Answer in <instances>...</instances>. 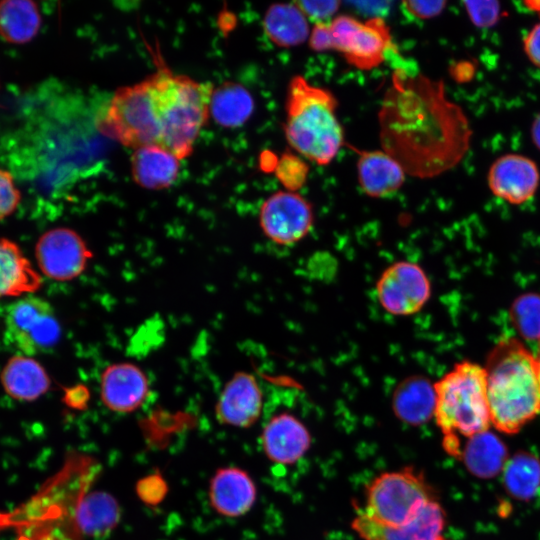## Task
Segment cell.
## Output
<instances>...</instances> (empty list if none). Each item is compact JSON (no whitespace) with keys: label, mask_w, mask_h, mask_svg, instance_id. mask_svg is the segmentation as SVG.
<instances>
[{"label":"cell","mask_w":540,"mask_h":540,"mask_svg":"<svg viewBox=\"0 0 540 540\" xmlns=\"http://www.w3.org/2000/svg\"><path fill=\"white\" fill-rule=\"evenodd\" d=\"M382 150L407 175L439 176L456 167L471 147L473 129L442 80L396 68L378 112Z\"/></svg>","instance_id":"1"},{"label":"cell","mask_w":540,"mask_h":540,"mask_svg":"<svg viewBox=\"0 0 540 540\" xmlns=\"http://www.w3.org/2000/svg\"><path fill=\"white\" fill-rule=\"evenodd\" d=\"M491 424L515 434L540 413V379L534 353L515 337L501 339L484 366Z\"/></svg>","instance_id":"2"},{"label":"cell","mask_w":540,"mask_h":540,"mask_svg":"<svg viewBox=\"0 0 540 540\" xmlns=\"http://www.w3.org/2000/svg\"><path fill=\"white\" fill-rule=\"evenodd\" d=\"M152 108L159 131L158 147L179 160L187 158L209 117L213 85L163 66L148 76Z\"/></svg>","instance_id":"3"},{"label":"cell","mask_w":540,"mask_h":540,"mask_svg":"<svg viewBox=\"0 0 540 540\" xmlns=\"http://www.w3.org/2000/svg\"><path fill=\"white\" fill-rule=\"evenodd\" d=\"M337 106L331 91L310 84L301 75L294 76L287 88L284 124L291 148L318 165L332 162L344 144Z\"/></svg>","instance_id":"4"},{"label":"cell","mask_w":540,"mask_h":540,"mask_svg":"<svg viewBox=\"0 0 540 540\" xmlns=\"http://www.w3.org/2000/svg\"><path fill=\"white\" fill-rule=\"evenodd\" d=\"M434 417L443 434L445 451L460 456V437L470 438L491 425L486 372L479 364L463 361L434 384Z\"/></svg>","instance_id":"5"},{"label":"cell","mask_w":540,"mask_h":540,"mask_svg":"<svg viewBox=\"0 0 540 540\" xmlns=\"http://www.w3.org/2000/svg\"><path fill=\"white\" fill-rule=\"evenodd\" d=\"M438 500L424 474L413 466L384 472L366 488L360 510L374 522L398 527L413 521L432 501Z\"/></svg>","instance_id":"6"},{"label":"cell","mask_w":540,"mask_h":540,"mask_svg":"<svg viewBox=\"0 0 540 540\" xmlns=\"http://www.w3.org/2000/svg\"><path fill=\"white\" fill-rule=\"evenodd\" d=\"M100 133L134 150L158 146L148 77L118 88L96 119Z\"/></svg>","instance_id":"7"},{"label":"cell","mask_w":540,"mask_h":540,"mask_svg":"<svg viewBox=\"0 0 540 540\" xmlns=\"http://www.w3.org/2000/svg\"><path fill=\"white\" fill-rule=\"evenodd\" d=\"M328 25L332 50L340 52L348 64L360 70L379 66L392 46L389 27L378 16L362 22L349 15H340Z\"/></svg>","instance_id":"8"},{"label":"cell","mask_w":540,"mask_h":540,"mask_svg":"<svg viewBox=\"0 0 540 540\" xmlns=\"http://www.w3.org/2000/svg\"><path fill=\"white\" fill-rule=\"evenodd\" d=\"M5 333L14 347L32 357L52 350L60 339L61 329L46 300L26 295L7 307Z\"/></svg>","instance_id":"9"},{"label":"cell","mask_w":540,"mask_h":540,"mask_svg":"<svg viewBox=\"0 0 540 540\" xmlns=\"http://www.w3.org/2000/svg\"><path fill=\"white\" fill-rule=\"evenodd\" d=\"M431 294L425 271L416 263L398 261L388 266L376 283V295L385 311L408 316L420 311Z\"/></svg>","instance_id":"10"},{"label":"cell","mask_w":540,"mask_h":540,"mask_svg":"<svg viewBox=\"0 0 540 540\" xmlns=\"http://www.w3.org/2000/svg\"><path fill=\"white\" fill-rule=\"evenodd\" d=\"M259 221L267 238L279 245H291L309 233L314 214L311 204L303 196L284 190L263 202Z\"/></svg>","instance_id":"11"},{"label":"cell","mask_w":540,"mask_h":540,"mask_svg":"<svg viewBox=\"0 0 540 540\" xmlns=\"http://www.w3.org/2000/svg\"><path fill=\"white\" fill-rule=\"evenodd\" d=\"M38 267L48 278L70 281L86 268L92 253L82 237L70 228L51 229L40 236L35 246Z\"/></svg>","instance_id":"12"},{"label":"cell","mask_w":540,"mask_h":540,"mask_svg":"<svg viewBox=\"0 0 540 540\" xmlns=\"http://www.w3.org/2000/svg\"><path fill=\"white\" fill-rule=\"evenodd\" d=\"M487 184L495 197L512 205H521L535 196L540 185V171L530 157L506 153L490 165Z\"/></svg>","instance_id":"13"},{"label":"cell","mask_w":540,"mask_h":540,"mask_svg":"<svg viewBox=\"0 0 540 540\" xmlns=\"http://www.w3.org/2000/svg\"><path fill=\"white\" fill-rule=\"evenodd\" d=\"M446 514L438 500L430 502L410 523L387 527L367 517L357 506L352 529L363 540H446Z\"/></svg>","instance_id":"14"},{"label":"cell","mask_w":540,"mask_h":540,"mask_svg":"<svg viewBox=\"0 0 540 540\" xmlns=\"http://www.w3.org/2000/svg\"><path fill=\"white\" fill-rule=\"evenodd\" d=\"M262 407V391L256 378L248 372H237L222 389L215 415L221 424L248 428L257 422Z\"/></svg>","instance_id":"15"},{"label":"cell","mask_w":540,"mask_h":540,"mask_svg":"<svg viewBox=\"0 0 540 540\" xmlns=\"http://www.w3.org/2000/svg\"><path fill=\"white\" fill-rule=\"evenodd\" d=\"M149 394L146 374L135 364L115 363L102 372L100 396L104 405L118 413L140 408Z\"/></svg>","instance_id":"16"},{"label":"cell","mask_w":540,"mask_h":540,"mask_svg":"<svg viewBox=\"0 0 540 540\" xmlns=\"http://www.w3.org/2000/svg\"><path fill=\"white\" fill-rule=\"evenodd\" d=\"M261 445L272 462L292 465L309 450L311 435L297 417L283 412L272 417L265 425L261 434Z\"/></svg>","instance_id":"17"},{"label":"cell","mask_w":540,"mask_h":540,"mask_svg":"<svg viewBox=\"0 0 540 540\" xmlns=\"http://www.w3.org/2000/svg\"><path fill=\"white\" fill-rule=\"evenodd\" d=\"M208 494L210 504L218 514L235 518L252 509L257 498V488L248 472L229 466L214 473Z\"/></svg>","instance_id":"18"},{"label":"cell","mask_w":540,"mask_h":540,"mask_svg":"<svg viewBox=\"0 0 540 540\" xmlns=\"http://www.w3.org/2000/svg\"><path fill=\"white\" fill-rule=\"evenodd\" d=\"M357 174L363 192L374 198L394 194L406 177L402 166L383 150L358 151Z\"/></svg>","instance_id":"19"},{"label":"cell","mask_w":540,"mask_h":540,"mask_svg":"<svg viewBox=\"0 0 540 540\" xmlns=\"http://www.w3.org/2000/svg\"><path fill=\"white\" fill-rule=\"evenodd\" d=\"M436 395L434 384L423 376H409L395 388L392 409L405 424L419 426L434 416Z\"/></svg>","instance_id":"20"},{"label":"cell","mask_w":540,"mask_h":540,"mask_svg":"<svg viewBox=\"0 0 540 540\" xmlns=\"http://www.w3.org/2000/svg\"><path fill=\"white\" fill-rule=\"evenodd\" d=\"M5 392L15 400L34 401L50 388L51 381L44 367L33 357L15 355L5 364L0 375Z\"/></svg>","instance_id":"21"},{"label":"cell","mask_w":540,"mask_h":540,"mask_svg":"<svg viewBox=\"0 0 540 540\" xmlns=\"http://www.w3.org/2000/svg\"><path fill=\"white\" fill-rule=\"evenodd\" d=\"M130 164L134 182L150 190L168 188L176 181L180 170L179 159L158 146L135 149Z\"/></svg>","instance_id":"22"},{"label":"cell","mask_w":540,"mask_h":540,"mask_svg":"<svg viewBox=\"0 0 540 540\" xmlns=\"http://www.w3.org/2000/svg\"><path fill=\"white\" fill-rule=\"evenodd\" d=\"M42 284L20 247L13 241L0 238V298L29 295Z\"/></svg>","instance_id":"23"},{"label":"cell","mask_w":540,"mask_h":540,"mask_svg":"<svg viewBox=\"0 0 540 540\" xmlns=\"http://www.w3.org/2000/svg\"><path fill=\"white\" fill-rule=\"evenodd\" d=\"M263 29L269 40L282 48H291L309 39L308 19L295 3H275L263 17Z\"/></svg>","instance_id":"24"},{"label":"cell","mask_w":540,"mask_h":540,"mask_svg":"<svg viewBox=\"0 0 540 540\" xmlns=\"http://www.w3.org/2000/svg\"><path fill=\"white\" fill-rule=\"evenodd\" d=\"M120 515L115 497L104 491H93L84 495L77 504L75 522L84 535L102 538L116 528Z\"/></svg>","instance_id":"25"},{"label":"cell","mask_w":540,"mask_h":540,"mask_svg":"<svg viewBox=\"0 0 540 540\" xmlns=\"http://www.w3.org/2000/svg\"><path fill=\"white\" fill-rule=\"evenodd\" d=\"M254 108V98L245 86L225 81L212 91L209 115L221 127L237 128L250 119Z\"/></svg>","instance_id":"26"},{"label":"cell","mask_w":540,"mask_h":540,"mask_svg":"<svg viewBox=\"0 0 540 540\" xmlns=\"http://www.w3.org/2000/svg\"><path fill=\"white\" fill-rule=\"evenodd\" d=\"M460 458L470 473L482 479L492 478L503 471L509 459L504 443L489 430L468 438Z\"/></svg>","instance_id":"27"},{"label":"cell","mask_w":540,"mask_h":540,"mask_svg":"<svg viewBox=\"0 0 540 540\" xmlns=\"http://www.w3.org/2000/svg\"><path fill=\"white\" fill-rule=\"evenodd\" d=\"M41 14L36 3L29 0L0 2V36L9 43L31 41L41 26Z\"/></svg>","instance_id":"28"},{"label":"cell","mask_w":540,"mask_h":540,"mask_svg":"<svg viewBox=\"0 0 540 540\" xmlns=\"http://www.w3.org/2000/svg\"><path fill=\"white\" fill-rule=\"evenodd\" d=\"M504 484L517 499L532 498L540 486V461L528 453H519L508 459L503 469Z\"/></svg>","instance_id":"29"},{"label":"cell","mask_w":540,"mask_h":540,"mask_svg":"<svg viewBox=\"0 0 540 540\" xmlns=\"http://www.w3.org/2000/svg\"><path fill=\"white\" fill-rule=\"evenodd\" d=\"M510 318L523 339L540 344V293L518 296L510 307Z\"/></svg>","instance_id":"30"},{"label":"cell","mask_w":540,"mask_h":540,"mask_svg":"<svg viewBox=\"0 0 540 540\" xmlns=\"http://www.w3.org/2000/svg\"><path fill=\"white\" fill-rule=\"evenodd\" d=\"M274 173L287 191L296 192L305 185L309 166L299 156L286 152L279 157Z\"/></svg>","instance_id":"31"},{"label":"cell","mask_w":540,"mask_h":540,"mask_svg":"<svg viewBox=\"0 0 540 540\" xmlns=\"http://www.w3.org/2000/svg\"><path fill=\"white\" fill-rule=\"evenodd\" d=\"M463 6L470 22L480 29L495 26L503 15L501 4L496 0L464 1Z\"/></svg>","instance_id":"32"},{"label":"cell","mask_w":540,"mask_h":540,"mask_svg":"<svg viewBox=\"0 0 540 540\" xmlns=\"http://www.w3.org/2000/svg\"><path fill=\"white\" fill-rule=\"evenodd\" d=\"M20 199L21 194L13 175L0 168V221L15 212Z\"/></svg>","instance_id":"33"},{"label":"cell","mask_w":540,"mask_h":540,"mask_svg":"<svg viewBox=\"0 0 540 540\" xmlns=\"http://www.w3.org/2000/svg\"><path fill=\"white\" fill-rule=\"evenodd\" d=\"M295 4L304 13L307 19L316 23H324L325 20L332 17L339 9L340 2L329 1H297Z\"/></svg>","instance_id":"34"},{"label":"cell","mask_w":540,"mask_h":540,"mask_svg":"<svg viewBox=\"0 0 540 540\" xmlns=\"http://www.w3.org/2000/svg\"><path fill=\"white\" fill-rule=\"evenodd\" d=\"M405 10L415 18L426 20L440 15L446 7V1H403Z\"/></svg>","instance_id":"35"},{"label":"cell","mask_w":540,"mask_h":540,"mask_svg":"<svg viewBox=\"0 0 540 540\" xmlns=\"http://www.w3.org/2000/svg\"><path fill=\"white\" fill-rule=\"evenodd\" d=\"M522 47L529 62L540 69V22L527 31L522 39Z\"/></svg>","instance_id":"36"},{"label":"cell","mask_w":540,"mask_h":540,"mask_svg":"<svg viewBox=\"0 0 540 540\" xmlns=\"http://www.w3.org/2000/svg\"><path fill=\"white\" fill-rule=\"evenodd\" d=\"M308 43L309 47L317 52L332 50L328 23H315L311 29Z\"/></svg>","instance_id":"37"},{"label":"cell","mask_w":540,"mask_h":540,"mask_svg":"<svg viewBox=\"0 0 540 540\" xmlns=\"http://www.w3.org/2000/svg\"><path fill=\"white\" fill-rule=\"evenodd\" d=\"M530 136L533 145L540 151V112L534 117L531 123Z\"/></svg>","instance_id":"38"},{"label":"cell","mask_w":540,"mask_h":540,"mask_svg":"<svg viewBox=\"0 0 540 540\" xmlns=\"http://www.w3.org/2000/svg\"><path fill=\"white\" fill-rule=\"evenodd\" d=\"M263 154L266 156V158H264L261 155V160H260L261 169L268 172L274 171L279 158L270 151L265 152Z\"/></svg>","instance_id":"39"},{"label":"cell","mask_w":540,"mask_h":540,"mask_svg":"<svg viewBox=\"0 0 540 540\" xmlns=\"http://www.w3.org/2000/svg\"><path fill=\"white\" fill-rule=\"evenodd\" d=\"M522 3L527 10L534 12L540 18V0H526Z\"/></svg>","instance_id":"40"},{"label":"cell","mask_w":540,"mask_h":540,"mask_svg":"<svg viewBox=\"0 0 540 540\" xmlns=\"http://www.w3.org/2000/svg\"><path fill=\"white\" fill-rule=\"evenodd\" d=\"M535 356H536L537 363H538V368H539V379H540V344L538 345V351H537V353L535 354Z\"/></svg>","instance_id":"41"},{"label":"cell","mask_w":540,"mask_h":540,"mask_svg":"<svg viewBox=\"0 0 540 540\" xmlns=\"http://www.w3.org/2000/svg\"><path fill=\"white\" fill-rule=\"evenodd\" d=\"M447 540V539H446Z\"/></svg>","instance_id":"42"}]
</instances>
